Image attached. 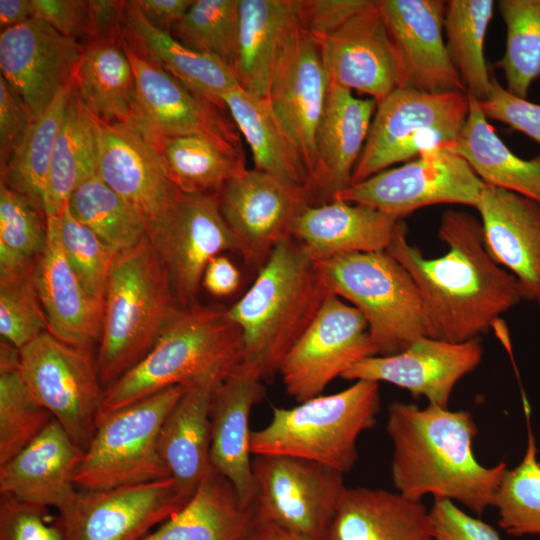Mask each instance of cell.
Segmentation results:
<instances>
[{"label":"cell","instance_id":"38","mask_svg":"<svg viewBox=\"0 0 540 540\" xmlns=\"http://www.w3.org/2000/svg\"><path fill=\"white\" fill-rule=\"evenodd\" d=\"M97 174V142L92 115L75 87L70 97L47 176L43 211L60 216L76 188Z\"/></svg>","mask_w":540,"mask_h":540},{"label":"cell","instance_id":"30","mask_svg":"<svg viewBox=\"0 0 540 540\" xmlns=\"http://www.w3.org/2000/svg\"><path fill=\"white\" fill-rule=\"evenodd\" d=\"M228 373H214L186 384L160 428L161 458L170 476L188 496L213 471L210 406L217 385Z\"/></svg>","mask_w":540,"mask_h":540},{"label":"cell","instance_id":"18","mask_svg":"<svg viewBox=\"0 0 540 540\" xmlns=\"http://www.w3.org/2000/svg\"><path fill=\"white\" fill-rule=\"evenodd\" d=\"M329 85L319 45L299 24L278 57L268 103L299 157L308 182L315 169L317 133Z\"/></svg>","mask_w":540,"mask_h":540},{"label":"cell","instance_id":"41","mask_svg":"<svg viewBox=\"0 0 540 540\" xmlns=\"http://www.w3.org/2000/svg\"><path fill=\"white\" fill-rule=\"evenodd\" d=\"M494 5L492 0H450L445 7V44L449 58L466 92L478 101L485 100L491 91V75L483 46Z\"/></svg>","mask_w":540,"mask_h":540},{"label":"cell","instance_id":"21","mask_svg":"<svg viewBox=\"0 0 540 540\" xmlns=\"http://www.w3.org/2000/svg\"><path fill=\"white\" fill-rule=\"evenodd\" d=\"M482 356L480 337L455 343L424 336L397 354L364 358L341 377L391 383L414 397L424 396L429 404L448 408L455 385L479 365Z\"/></svg>","mask_w":540,"mask_h":540},{"label":"cell","instance_id":"46","mask_svg":"<svg viewBox=\"0 0 540 540\" xmlns=\"http://www.w3.org/2000/svg\"><path fill=\"white\" fill-rule=\"evenodd\" d=\"M525 415L528 423L526 451L516 467L505 471L493 506L498 510L500 527L517 537L540 536V462L526 402Z\"/></svg>","mask_w":540,"mask_h":540},{"label":"cell","instance_id":"60","mask_svg":"<svg viewBox=\"0 0 540 540\" xmlns=\"http://www.w3.org/2000/svg\"><path fill=\"white\" fill-rule=\"evenodd\" d=\"M241 540H304L273 522H251Z\"/></svg>","mask_w":540,"mask_h":540},{"label":"cell","instance_id":"35","mask_svg":"<svg viewBox=\"0 0 540 540\" xmlns=\"http://www.w3.org/2000/svg\"><path fill=\"white\" fill-rule=\"evenodd\" d=\"M251 522L250 505L213 469L180 510L141 540H241Z\"/></svg>","mask_w":540,"mask_h":540},{"label":"cell","instance_id":"32","mask_svg":"<svg viewBox=\"0 0 540 540\" xmlns=\"http://www.w3.org/2000/svg\"><path fill=\"white\" fill-rule=\"evenodd\" d=\"M300 0H240L238 45L232 69L240 87L268 101L275 65L299 22Z\"/></svg>","mask_w":540,"mask_h":540},{"label":"cell","instance_id":"10","mask_svg":"<svg viewBox=\"0 0 540 540\" xmlns=\"http://www.w3.org/2000/svg\"><path fill=\"white\" fill-rule=\"evenodd\" d=\"M252 522H273L304 540H330L346 490L343 473L285 455H254Z\"/></svg>","mask_w":540,"mask_h":540},{"label":"cell","instance_id":"44","mask_svg":"<svg viewBox=\"0 0 540 540\" xmlns=\"http://www.w3.org/2000/svg\"><path fill=\"white\" fill-rule=\"evenodd\" d=\"M498 7L507 38L497 66L504 72L506 89L526 99L540 77V0H500Z\"/></svg>","mask_w":540,"mask_h":540},{"label":"cell","instance_id":"57","mask_svg":"<svg viewBox=\"0 0 540 540\" xmlns=\"http://www.w3.org/2000/svg\"><path fill=\"white\" fill-rule=\"evenodd\" d=\"M91 40L118 37L122 31L121 1L90 0Z\"/></svg>","mask_w":540,"mask_h":540},{"label":"cell","instance_id":"19","mask_svg":"<svg viewBox=\"0 0 540 540\" xmlns=\"http://www.w3.org/2000/svg\"><path fill=\"white\" fill-rule=\"evenodd\" d=\"M398 71V88L466 92L443 39L446 2L377 0Z\"/></svg>","mask_w":540,"mask_h":540},{"label":"cell","instance_id":"12","mask_svg":"<svg viewBox=\"0 0 540 540\" xmlns=\"http://www.w3.org/2000/svg\"><path fill=\"white\" fill-rule=\"evenodd\" d=\"M146 236L162 264L179 307L197 303L204 271L214 257L237 253L235 238L223 218L218 195L177 197L147 221Z\"/></svg>","mask_w":540,"mask_h":540},{"label":"cell","instance_id":"61","mask_svg":"<svg viewBox=\"0 0 540 540\" xmlns=\"http://www.w3.org/2000/svg\"><path fill=\"white\" fill-rule=\"evenodd\" d=\"M536 302H537V304H538L539 312H540V299H538Z\"/></svg>","mask_w":540,"mask_h":540},{"label":"cell","instance_id":"52","mask_svg":"<svg viewBox=\"0 0 540 540\" xmlns=\"http://www.w3.org/2000/svg\"><path fill=\"white\" fill-rule=\"evenodd\" d=\"M435 540H501L498 532L449 499L436 498L430 510Z\"/></svg>","mask_w":540,"mask_h":540},{"label":"cell","instance_id":"20","mask_svg":"<svg viewBox=\"0 0 540 540\" xmlns=\"http://www.w3.org/2000/svg\"><path fill=\"white\" fill-rule=\"evenodd\" d=\"M82 50L77 40L34 16L1 31V76L36 119L72 81Z\"/></svg>","mask_w":540,"mask_h":540},{"label":"cell","instance_id":"25","mask_svg":"<svg viewBox=\"0 0 540 540\" xmlns=\"http://www.w3.org/2000/svg\"><path fill=\"white\" fill-rule=\"evenodd\" d=\"M46 217V244L35 261L34 282L48 331L61 342L91 351L100 341L104 301L87 293L63 250L56 216Z\"/></svg>","mask_w":540,"mask_h":540},{"label":"cell","instance_id":"23","mask_svg":"<svg viewBox=\"0 0 540 540\" xmlns=\"http://www.w3.org/2000/svg\"><path fill=\"white\" fill-rule=\"evenodd\" d=\"M262 379L259 368L242 360L217 385L210 406L212 467L245 505L254 494L249 416L262 397Z\"/></svg>","mask_w":540,"mask_h":540},{"label":"cell","instance_id":"4","mask_svg":"<svg viewBox=\"0 0 540 540\" xmlns=\"http://www.w3.org/2000/svg\"><path fill=\"white\" fill-rule=\"evenodd\" d=\"M243 355L241 330L227 309L177 307L145 357L105 389L98 420L166 388L228 373Z\"/></svg>","mask_w":540,"mask_h":540},{"label":"cell","instance_id":"49","mask_svg":"<svg viewBox=\"0 0 540 540\" xmlns=\"http://www.w3.org/2000/svg\"><path fill=\"white\" fill-rule=\"evenodd\" d=\"M48 331L47 320L34 282V267L0 275V334L18 350Z\"/></svg>","mask_w":540,"mask_h":540},{"label":"cell","instance_id":"9","mask_svg":"<svg viewBox=\"0 0 540 540\" xmlns=\"http://www.w3.org/2000/svg\"><path fill=\"white\" fill-rule=\"evenodd\" d=\"M469 112L467 92L431 94L396 88L377 104L352 183L453 143Z\"/></svg>","mask_w":540,"mask_h":540},{"label":"cell","instance_id":"43","mask_svg":"<svg viewBox=\"0 0 540 540\" xmlns=\"http://www.w3.org/2000/svg\"><path fill=\"white\" fill-rule=\"evenodd\" d=\"M68 208L115 252L138 244L147 230L146 219L95 174L72 193Z\"/></svg>","mask_w":540,"mask_h":540},{"label":"cell","instance_id":"42","mask_svg":"<svg viewBox=\"0 0 540 540\" xmlns=\"http://www.w3.org/2000/svg\"><path fill=\"white\" fill-rule=\"evenodd\" d=\"M52 414L28 390L19 350L0 344V465L29 445L52 421Z\"/></svg>","mask_w":540,"mask_h":540},{"label":"cell","instance_id":"56","mask_svg":"<svg viewBox=\"0 0 540 540\" xmlns=\"http://www.w3.org/2000/svg\"><path fill=\"white\" fill-rule=\"evenodd\" d=\"M240 272L229 258L218 255L210 260L202 278V285L212 295L225 297L240 285Z\"/></svg>","mask_w":540,"mask_h":540},{"label":"cell","instance_id":"14","mask_svg":"<svg viewBox=\"0 0 540 540\" xmlns=\"http://www.w3.org/2000/svg\"><path fill=\"white\" fill-rule=\"evenodd\" d=\"M120 38L136 81L137 113L130 126L142 135L206 136L244 157L240 132L224 106L170 74L123 31Z\"/></svg>","mask_w":540,"mask_h":540},{"label":"cell","instance_id":"29","mask_svg":"<svg viewBox=\"0 0 540 540\" xmlns=\"http://www.w3.org/2000/svg\"><path fill=\"white\" fill-rule=\"evenodd\" d=\"M399 220L367 205L334 199L308 205L295 220L292 237L320 262L352 253L386 251Z\"/></svg>","mask_w":540,"mask_h":540},{"label":"cell","instance_id":"51","mask_svg":"<svg viewBox=\"0 0 540 540\" xmlns=\"http://www.w3.org/2000/svg\"><path fill=\"white\" fill-rule=\"evenodd\" d=\"M486 118L502 122L540 144V105L510 93L491 75V91L479 101Z\"/></svg>","mask_w":540,"mask_h":540},{"label":"cell","instance_id":"37","mask_svg":"<svg viewBox=\"0 0 540 540\" xmlns=\"http://www.w3.org/2000/svg\"><path fill=\"white\" fill-rule=\"evenodd\" d=\"M140 134V133H139ZM168 180L186 194L219 195L245 169V158L201 135H142Z\"/></svg>","mask_w":540,"mask_h":540},{"label":"cell","instance_id":"26","mask_svg":"<svg viewBox=\"0 0 540 540\" xmlns=\"http://www.w3.org/2000/svg\"><path fill=\"white\" fill-rule=\"evenodd\" d=\"M377 103L330 81L316 141V164L306 191L311 205L332 201L352 183Z\"/></svg>","mask_w":540,"mask_h":540},{"label":"cell","instance_id":"39","mask_svg":"<svg viewBox=\"0 0 540 540\" xmlns=\"http://www.w3.org/2000/svg\"><path fill=\"white\" fill-rule=\"evenodd\" d=\"M220 101L249 145L254 168L306 190V171L268 101L253 97L241 87L224 94Z\"/></svg>","mask_w":540,"mask_h":540},{"label":"cell","instance_id":"5","mask_svg":"<svg viewBox=\"0 0 540 540\" xmlns=\"http://www.w3.org/2000/svg\"><path fill=\"white\" fill-rule=\"evenodd\" d=\"M177 307L147 236L117 254L106 285L96 359L104 389L145 357Z\"/></svg>","mask_w":540,"mask_h":540},{"label":"cell","instance_id":"11","mask_svg":"<svg viewBox=\"0 0 540 540\" xmlns=\"http://www.w3.org/2000/svg\"><path fill=\"white\" fill-rule=\"evenodd\" d=\"M20 372L32 396L85 451L96 430L104 387L91 351L45 331L21 350Z\"/></svg>","mask_w":540,"mask_h":540},{"label":"cell","instance_id":"58","mask_svg":"<svg viewBox=\"0 0 540 540\" xmlns=\"http://www.w3.org/2000/svg\"><path fill=\"white\" fill-rule=\"evenodd\" d=\"M143 15L156 27L169 32L184 17L194 0H136Z\"/></svg>","mask_w":540,"mask_h":540},{"label":"cell","instance_id":"27","mask_svg":"<svg viewBox=\"0 0 540 540\" xmlns=\"http://www.w3.org/2000/svg\"><path fill=\"white\" fill-rule=\"evenodd\" d=\"M93 119L97 175L142 214L147 223L166 208L180 190L165 176L154 151L135 128Z\"/></svg>","mask_w":540,"mask_h":540},{"label":"cell","instance_id":"48","mask_svg":"<svg viewBox=\"0 0 540 540\" xmlns=\"http://www.w3.org/2000/svg\"><path fill=\"white\" fill-rule=\"evenodd\" d=\"M65 255L89 295L104 301L111 267L117 256L89 227L80 222L68 206L56 216Z\"/></svg>","mask_w":540,"mask_h":540},{"label":"cell","instance_id":"28","mask_svg":"<svg viewBox=\"0 0 540 540\" xmlns=\"http://www.w3.org/2000/svg\"><path fill=\"white\" fill-rule=\"evenodd\" d=\"M84 451L53 420L29 445L0 465V495L54 508L75 496V471Z\"/></svg>","mask_w":540,"mask_h":540},{"label":"cell","instance_id":"59","mask_svg":"<svg viewBox=\"0 0 540 540\" xmlns=\"http://www.w3.org/2000/svg\"><path fill=\"white\" fill-rule=\"evenodd\" d=\"M35 16L32 0H0L1 31Z\"/></svg>","mask_w":540,"mask_h":540},{"label":"cell","instance_id":"1","mask_svg":"<svg viewBox=\"0 0 540 540\" xmlns=\"http://www.w3.org/2000/svg\"><path fill=\"white\" fill-rule=\"evenodd\" d=\"M438 237L444 255L426 258L410 244L398 221L387 252L414 280L423 304L427 336L448 342L478 338L522 300L516 278L488 252L481 221L461 210L446 211Z\"/></svg>","mask_w":540,"mask_h":540},{"label":"cell","instance_id":"17","mask_svg":"<svg viewBox=\"0 0 540 540\" xmlns=\"http://www.w3.org/2000/svg\"><path fill=\"white\" fill-rule=\"evenodd\" d=\"M218 199L237 253L258 269L281 241L292 236L295 220L311 205L305 189L255 168H245L232 177Z\"/></svg>","mask_w":540,"mask_h":540},{"label":"cell","instance_id":"8","mask_svg":"<svg viewBox=\"0 0 540 540\" xmlns=\"http://www.w3.org/2000/svg\"><path fill=\"white\" fill-rule=\"evenodd\" d=\"M185 385H176L100 418L75 474L78 490H109L171 477L158 448L160 428Z\"/></svg>","mask_w":540,"mask_h":540},{"label":"cell","instance_id":"15","mask_svg":"<svg viewBox=\"0 0 540 540\" xmlns=\"http://www.w3.org/2000/svg\"><path fill=\"white\" fill-rule=\"evenodd\" d=\"M376 355L363 315L331 293L285 356L279 372L286 392L301 403L319 396L358 361Z\"/></svg>","mask_w":540,"mask_h":540},{"label":"cell","instance_id":"22","mask_svg":"<svg viewBox=\"0 0 540 540\" xmlns=\"http://www.w3.org/2000/svg\"><path fill=\"white\" fill-rule=\"evenodd\" d=\"M315 40L332 83L365 93L377 104L398 88L395 54L377 1Z\"/></svg>","mask_w":540,"mask_h":540},{"label":"cell","instance_id":"31","mask_svg":"<svg viewBox=\"0 0 540 540\" xmlns=\"http://www.w3.org/2000/svg\"><path fill=\"white\" fill-rule=\"evenodd\" d=\"M330 540H435L430 511L399 492L347 487Z\"/></svg>","mask_w":540,"mask_h":540},{"label":"cell","instance_id":"36","mask_svg":"<svg viewBox=\"0 0 540 540\" xmlns=\"http://www.w3.org/2000/svg\"><path fill=\"white\" fill-rule=\"evenodd\" d=\"M467 96L468 116L451 149L484 183L540 202V155L529 160L515 155L488 123L479 101Z\"/></svg>","mask_w":540,"mask_h":540},{"label":"cell","instance_id":"34","mask_svg":"<svg viewBox=\"0 0 540 540\" xmlns=\"http://www.w3.org/2000/svg\"><path fill=\"white\" fill-rule=\"evenodd\" d=\"M120 36L83 45L72 81L93 117L131 125L137 113L136 81Z\"/></svg>","mask_w":540,"mask_h":540},{"label":"cell","instance_id":"7","mask_svg":"<svg viewBox=\"0 0 540 540\" xmlns=\"http://www.w3.org/2000/svg\"><path fill=\"white\" fill-rule=\"evenodd\" d=\"M316 263L330 292L363 315L377 355L397 354L428 337L418 288L387 251L352 253Z\"/></svg>","mask_w":540,"mask_h":540},{"label":"cell","instance_id":"45","mask_svg":"<svg viewBox=\"0 0 540 540\" xmlns=\"http://www.w3.org/2000/svg\"><path fill=\"white\" fill-rule=\"evenodd\" d=\"M42 208L0 182V275L32 269L46 244Z\"/></svg>","mask_w":540,"mask_h":540},{"label":"cell","instance_id":"33","mask_svg":"<svg viewBox=\"0 0 540 540\" xmlns=\"http://www.w3.org/2000/svg\"><path fill=\"white\" fill-rule=\"evenodd\" d=\"M122 31L154 62L195 91L224 106L220 98L240 87L233 69L154 26L136 0L121 1ZM225 107V106H224Z\"/></svg>","mask_w":540,"mask_h":540},{"label":"cell","instance_id":"40","mask_svg":"<svg viewBox=\"0 0 540 540\" xmlns=\"http://www.w3.org/2000/svg\"><path fill=\"white\" fill-rule=\"evenodd\" d=\"M73 89L71 81L57 94L1 168V181L42 209L50 164Z\"/></svg>","mask_w":540,"mask_h":540},{"label":"cell","instance_id":"24","mask_svg":"<svg viewBox=\"0 0 540 540\" xmlns=\"http://www.w3.org/2000/svg\"><path fill=\"white\" fill-rule=\"evenodd\" d=\"M475 208L490 255L516 278L522 299H540V202L484 183Z\"/></svg>","mask_w":540,"mask_h":540},{"label":"cell","instance_id":"6","mask_svg":"<svg viewBox=\"0 0 540 540\" xmlns=\"http://www.w3.org/2000/svg\"><path fill=\"white\" fill-rule=\"evenodd\" d=\"M379 410V383L367 380L291 408L274 407L269 424L252 431L251 453L302 458L345 474L356 463L358 437L375 425Z\"/></svg>","mask_w":540,"mask_h":540},{"label":"cell","instance_id":"50","mask_svg":"<svg viewBox=\"0 0 540 540\" xmlns=\"http://www.w3.org/2000/svg\"><path fill=\"white\" fill-rule=\"evenodd\" d=\"M0 540H66L59 514L0 495Z\"/></svg>","mask_w":540,"mask_h":540},{"label":"cell","instance_id":"13","mask_svg":"<svg viewBox=\"0 0 540 540\" xmlns=\"http://www.w3.org/2000/svg\"><path fill=\"white\" fill-rule=\"evenodd\" d=\"M451 144L430 148L406 164L351 184L334 199L367 205L397 219L437 204L476 207L484 182Z\"/></svg>","mask_w":540,"mask_h":540},{"label":"cell","instance_id":"47","mask_svg":"<svg viewBox=\"0 0 540 540\" xmlns=\"http://www.w3.org/2000/svg\"><path fill=\"white\" fill-rule=\"evenodd\" d=\"M240 0H194L173 28L186 46L233 66L239 35Z\"/></svg>","mask_w":540,"mask_h":540},{"label":"cell","instance_id":"53","mask_svg":"<svg viewBox=\"0 0 540 540\" xmlns=\"http://www.w3.org/2000/svg\"><path fill=\"white\" fill-rule=\"evenodd\" d=\"M35 119L8 82L0 77V167L10 159Z\"/></svg>","mask_w":540,"mask_h":540},{"label":"cell","instance_id":"54","mask_svg":"<svg viewBox=\"0 0 540 540\" xmlns=\"http://www.w3.org/2000/svg\"><path fill=\"white\" fill-rule=\"evenodd\" d=\"M372 0H300L299 22L313 38L323 37L365 9Z\"/></svg>","mask_w":540,"mask_h":540},{"label":"cell","instance_id":"55","mask_svg":"<svg viewBox=\"0 0 540 540\" xmlns=\"http://www.w3.org/2000/svg\"><path fill=\"white\" fill-rule=\"evenodd\" d=\"M35 16L43 19L62 35L91 40L89 1L32 0Z\"/></svg>","mask_w":540,"mask_h":540},{"label":"cell","instance_id":"2","mask_svg":"<svg viewBox=\"0 0 540 540\" xmlns=\"http://www.w3.org/2000/svg\"><path fill=\"white\" fill-rule=\"evenodd\" d=\"M479 430L471 412L394 402L387 433L393 443L391 475L397 492L421 500L427 494L464 505L476 515L494 506L505 462L480 464L473 453Z\"/></svg>","mask_w":540,"mask_h":540},{"label":"cell","instance_id":"16","mask_svg":"<svg viewBox=\"0 0 540 540\" xmlns=\"http://www.w3.org/2000/svg\"><path fill=\"white\" fill-rule=\"evenodd\" d=\"M190 497L169 477L109 490L77 489L58 514L66 540H141Z\"/></svg>","mask_w":540,"mask_h":540},{"label":"cell","instance_id":"3","mask_svg":"<svg viewBox=\"0 0 540 540\" xmlns=\"http://www.w3.org/2000/svg\"><path fill=\"white\" fill-rule=\"evenodd\" d=\"M331 294L317 263L291 236L281 241L227 314L240 328L243 361L263 378L279 371Z\"/></svg>","mask_w":540,"mask_h":540}]
</instances>
